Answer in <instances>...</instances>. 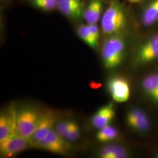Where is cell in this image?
<instances>
[{
  "instance_id": "17",
  "label": "cell",
  "mask_w": 158,
  "mask_h": 158,
  "mask_svg": "<svg viewBox=\"0 0 158 158\" xmlns=\"http://www.w3.org/2000/svg\"><path fill=\"white\" fill-rule=\"evenodd\" d=\"M77 34L80 39L91 48H96L98 46V44L94 40L88 25H81L77 29Z\"/></svg>"
},
{
  "instance_id": "24",
  "label": "cell",
  "mask_w": 158,
  "mask_h": 158,
  "mask_svg": "<svg viewBox=\"0 0 158 158\" xmlns=\"http://www.w3.org/2000/svg\"><path fill=\"white\" fill-rule=\"evenodd\" d=\"M91 87H92V88H94V89H97V88H98V87H99L101 85H100V84H97L95 82H93V81H91L90 83Z\"/></svg>"
},
{
  "instance_id": "14",
  "label": "cell",
  "mask_w": 158,
  "mask_h": 158,
  "mask_svg": "<svg viewBox=\"0 0 158 158\" xmlns=\"http://www.w3.org/2000/svg\"><path fill=\"white\" fill-rule=\"evenodd\" d=\"M98 155L102 158H124L127 157L128 152L124 147L110 145L102 148Z\"/></svg>"
},
{
  "instance_id": "13",
  "label": "cell",
  "mask_w": 158,
  "mask_h": 158,
  "mask_svg": "<svg viewBox=\"0 0 158 158\" xmlns=\"http://www.w3.org/2000/svg\"><path fill=\"white\" fill-rule=\"evenodd\" d=\"M142 23L149 27L158 22V0H151L141 15Z\"/></svg>"
},
{
  "instance_id": "21",
  "label": "cell",
  "mask_w": 158,
  "mask_h": 158,
  "mask_svg": "<svg viewBox=\"0 0 158 158\" xmlns=\"http://www.w3.org/2000/svg\"><path fill=\"white\" fill-rule=\"evenodd\" d=\"M71 123L72 121L70 120L64 119L59 121L56 125L55 130L64 139L66 138V136L67 135L68 130Z\"/></svg>"
},
{
  "instance_id": "25",
  "label": "cell",
  "mask_w": 158,
  "mask_h": 158,
  "mask_svg": "<svg viewBox=\"0 0 158 158\" xmlns=\"http://www.w3.org/2000/svg\"><path fill=\"white\" fill-rule=\"evenodd\" d=\"M153 76L154 79H155V81H156V83L158 85V73L153 74Z\"/></svg>"
},
{
  "instance_id": "11",
  "label": "cell",
  "mask_w": 158,
  "mask_h": 158,
  "mask_svg": "<svg viewBox=\"0 0 158 158\" xmlns=\"http://www.w3.org/2000/svg\"><path fill=\"white\" fill-rule=\"evenodd\" d=\"M16 115L3 114L0 117V142L4 141L15 132Z\"/></svg>"
},
{
  "instance_id": "12",
  "label": "cell",
  "mask_w": 158,
  "mask_h": 158,
  "mask_svg": "<svg viewBox=\"0 0 158 158\" xmlns=\"http://www.w3.org/2000/svg\"><path fill=\"white\" fill-rule=\"evenodd\" d=\"M102 0H90L85 8L84 17L88 24H96L100 19L102 10Z\"/></svg>"
},
{
  "instance_id": "5",
  "label": "cell",
  "mask_w": 158,
  "mask_h": 158,
  "mask_svg": "<svg viewBox=\"0 0 158 158\" xmlns=\"http://www.w3.org/2000/svg\"><path fill=\"white\" fill-rule=\"evenodd\" d=\"M31 146L29 139L15 132L6 139L0 142V151L2 155L11 157Z\"/></svg>"
},
{
  "instance_id": "7",
  "label": "cell",
  "mask_w": 158,
  "mask_h": 158,
  "mask_svg": "<svg viewBox=\"0 0 158 158\" xmlns=\"http://www.w3.org/2000/svg\"><path fill=\"white\" fill-rule=\"evenodd\" d=\"M56 118L54 114L48 111L41 115L40 122L34 135L29 138L31 146L37 147L53 130Z\"/></svg>"
},
{
  "instance_id": "4",
  "label": "cell",
  "mask_w": 158,
  "mask_h": 158,
  "mask_svg": "<svg viewBox=\"0 0 158 158\" xmlns=\"http://www.w3.org/2000/svg\"><path fill=\"white\" fill-rule=\"evenodd\" d=\"M108 90L115 102H125L130 96V86L128 80L119 76H115L108 80Z\"/></svg>"
},
{
  "instance_id": "1",
  "label": "cell",
  "mask_w": 158,
  "mask_h": 158,
  "mask_svg": "<svg viewBox=\"0 0 158 158\" xmlns=\"http://www.w3.org/2000/svg\"><path fill=\"white\" fill-rule=\"evenodd\" d=\"M127 18L118 0H111L102 18V32L107 36L116 35L124 28Z\"/></svg>"
},
{
  "instance_id": "18",
  "label": "cell",
  "mask_w": 158,
  "mask_h": 158,
  "mask_svg": "<svg viewBox=\"0 0 158 158\" xmlns=\"http://www.w3.org/2000/svg\"><path fill=\"white\" fill-rule=\"evenodd\" d=\"M58 10L64 15L72 19H79L84 17L85 7L58 6Z\"/></svg>"
},
{
  "instance_id": "6",
  "label": "cell",
  "mask_w": 158,
  "mask_h": 158,
  "mask_svg": "<svg viewBox=\"0 0 158 158\" xmlns=\"http://www.w3.org/2000/svg\"><path fill=\"white\" fill-rule=\"evenodd\" d=\"M156 60H158V34L146 40L136 53V62L139 64H147Z\"/></svg>"
},
{
  "instance_id": "9",
  "label": "cell",
  "mask_w": 158,
  "mask_h": 158,
  "mask_svg": "<svg viewBox=\"0 0 158 158\" xmlns=\"http://www.w3.org/2000/svg\"><path fill=\"white\" fill-rule=\"evenodd\" d=\"M126 123L131 129L142 133L147 132L150 125L146 113L136 108L130 109L127 113Z\"/></svg>"
},
{
  "instance_id": "26",
  "label": "cell",
  "mask_w": 158,
  "mask_h": 158,
  "mask_svg": "<svg viewBox=\"0 0 158 158\" xmlns=\"http://www.w3.org/2000/svg\"><path fill=\"white\" fill-rule=\"evenodd\" d=\"M127 1L131 3H136V2H141L142 0H127Z\"/></svg>"
},
{
  "instance_id": "22",
  "label": "cell",
  "mask_w": 158,
  "mask_h": 158,
  "mask_svg": "<svg viewBox=\"0 0 158 158\" xmlns=\"http://www.w3.org/2000/svg\"><path fill=\"white\" fill-rule=\"evenodd\" d=\"M58 6L85 7L83 0H59L57 6Z\"/></svg>"
},
{
  "instance_id": "23",
  "label": "cell",
  "mask_w": 158,
  "mask_h": 158,
  "mask_svg": "<svg viewBox=\"0 0 158 158\" xmlns=\"http://www.w3.org/2000/svg\"><path fill=\"white\" fill-rule=\"evenodd\" d=\"M88 25L94 40H95L97 43L98 44L100 38V30L98 26L96 24H88Z\"/></svg>"
},
{
  "instance_id": "19",
  "label": "cell",
  "mask_w": 158,
  "mask_h": 158,
  "mask_svg": "<svg viewBox=\"0 0 158 158\" xmlns=\"http://www.w3.org/2000/svg\"><path fill=\"white\" fill-rule=\"evenodd\" d=\"M32 4L40 10L51 11L57 7L59 0H30Z\"/></svg>"
},
{
  "instance_id": "3",
  "label": "cell",
  "mask_w": 158,
  "mask_h": 158,
  "mask_svg": "<svg viewBox=\"0 0 158 158\" xmlns=\"http://www.w3.org/2000/svg\"><path fill=\"white\" fill-rule=\"evenodd\" d=\"M41 115L33 108H26L21 110L16 114L15 132L29 139L37 128Z\"/></svg>"
},
{
  "instance_id": "16",
  "label": "cell",
  "mask_w": 158,
  "mask_h": 158,
  "mask_svg": "<svg viewBox=\"0 0 158 158\" xmlns=\"http://www.w3.org/2000/svg\"><path fill=\"white\" fill-rule=\"evenodd\" d=\"M118 135L117 130L110 125L99 129L96 134V138L102 142H107L115 139Z\"/></svg>"
},
{
  "instance_id": "10",
  "label": "cell",
  "mask_w": 158,
  "mask_h": 158,
  "mask_svg": "<svg viewBox=\"0 0 158 158\" xmlns=\"http://www.w3.org/2000/svg\"><path fill=\"white\" fill-rule=\"evenodd\" d=\"M115 109L113 103H109L100 108L91 118L92 125L97 129L110 125L115 115Z\"/></svg>"
},
{
  "instance_id": "27",
  "label": "cell",
  "mask_w": 158,
  "mask_h": 158,
  "mask_svg": "<svg viewBox=\"0 0 158 158\" xmlns=\"http://www.w3.org/2000/svg\"><path fill=\"white\" fill-rule=\"evenodd\" d=\"M156 157H158V151L157 152V153H156Z\"/></svg>"
},
{
  "instance_id": "15",
  "label": "cell",
  "mask_w": 158,
  "mask_h": 158,
  "mask_svg": "<svg viewBox=\"0 0 158 158\" xmlns=\"http://www.w3.org/2000/svg\"><path fill=\"white\" fill-rule=\"evenodd\" d=\"M145 93L155 102H158V85L152 74L148 76L142 82Z\"/></svg>"
},
{
  "instance_id": "20",
  "label": "cell",
  "mask_w": 158,
  "mask_h": 158,
  "mask_svg": "<svg viewBox=\"0 0 158 158\" xmlns=\"http://www.w3.org/2000/svg\"><path fill=\"white\" fill-rule=\"evenodd\" d=\"M80 135V130L79 125L72 121V123L69 128L67 135L66 136V139L70 141H73L77 139Z\"/></svg>"
},
{
  "instance_id": "2",
  "label": "cell",
  "mask_w": 158,
  "mask_h": 158,
  "mask_svg": "<svg viewBox=\"0 0 158 158\" xmlns=\"http://www.w3.org/2000/svg\"><path fill=\"white\" fill-rule=\"evenodd\" d=\"M125 43L118 36H111L104 44L102 49V58L107 69H113L121 63L124 53Z\"/></svg>"
},
{
  "instance_id": "8",
  "label": "cell",
  "mask_w": 158,
  "mask_h": 158,
  "mask_svg": "<svg viewBox=\"0 0 158 158\" xmlns=\"http://www.w3.org/2000/svg\"><path fill=\"white\" fill-rule=\"evenodd\" d=\"M66 140L53 129L37 147L51 152L65 155L68 153L70 148V146Z\"/></svg>"
}]
</instances>
